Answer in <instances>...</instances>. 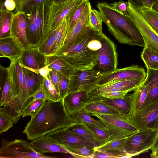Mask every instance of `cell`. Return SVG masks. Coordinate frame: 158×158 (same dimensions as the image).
Here are the masks:
<instances>
[{"label":"cell","mask_w":158,"mask_h":158,"mask_svg":"<svg viewBox=\"0 0 158 158\" xmlns=\"http://www.w3.org/2000/svg\"><path fill=\"white\" fill-rule=\"evenodd\" d=\"M52 69V70L49 73L48 77L50 79L52 84L55 87L59 94L58 73L57 71L54 69Z\"/></svg>","instance_id":"cell-53"},{"label":"cell","mask_w":158,"mask_h":158,"mask_svg":"<svg viewBox=\"0 0 158 158\" xmlns=\"http://www.w3.org/2000/svg\"><path fill=\"white\" fill-rule=\"evenodd\" d=\"M91 133L98 146L103 145L111 139V133L89 124H81Z\"/></svg>","instance_id":"cell-32"},{"label":"cell","mask_w":158,"mask_h":158,"mask_svg":"<svg viewBox=\"0 0 158 158\" xmlns=\"http://www.w3.org/2000/svg\"><path fill=\"white\" fill-rule=\"evenodd\" d=\"M151 8L158 13V1L153 4Z\"/></svg>","instance_id":"cell-58"},{"label":"cell","mask_w":158,"mask_h":158,"mask_svg":"<svg viewBox=\"0 0 158 158\" xmlns=\"http://www.w3.org/2000/svg\"><path fill=\"white\" fill-rule=\"evenodd\" d=\"M5 0H0V2H3V1H4Z\"/></svg>","instance_id":"cell-60"},{"label":"cell","mask_w":158,"mask_h":158,"mask_svg":"<svg viewBox=\"0 0 158 158\" xmlns=\"http://www.w3.org/2000/svg\"><path fill=\"white\" fill-rule=\"evenodd\" d=\"M89 114H106L121 117L123 116L118 110L103 103L96 101H89L80 111Z\"/></svg>","instance_id":"cell-27"},{"label":"cell","mask_w":158,"mask_h":158,"mask_svg":"<svg viewBox=\"0 0 158 158\" xmlns=\"http://www.w3.org/2000/svg\"><path fill=\"white\" fill-rule=\"evenodd\" d=\"M23 49L11 36L0 39V57H6L10 61L19 59Z\"/></svg>","instance_id":"cell-24"},{"label":"cell","mask_w":158,"mask_h":158,"mask_svg":"<svg viewBox=\"0 0 158 158\" xmlns=\"http://www.w3.org/2000/svg\"><path fill=\"white\" fill-rule=\"evenodd\" d=\"M56 29L52 31L45 42L38 48L39 50L46 56L54 54L55 35Z\"/></svg>","instance_id":"cell-41"},{"label":"cell","mask_w":158,"mask_h":158,"mask_svg":"<svg viewBox=\"0 0 158 158\" xmlns=\"http://www.w3.org/2000/svg\"><path fill=\"white\" fill-rule=\"evenodd\" d=\"M147 73L144 68L138 65L117 69L114 71L104 74L96 87L117 81L145 79Z\"/></svg>","instance_id":"cell-13"},{"label":"cell","mask_w":158,"mask_h":158,"mask_svg":"<svg viewBox=\"0 0 158 158\" xmlns=\"http://www.w3.org/2000/svg\"><path fill=\"white\" fill-rule=\"evenodd\" d=\"M89 101H96L104 104L118 110L126 117L128 114L130 109L128 94L123 98L112 99L98 96H90L89 95Z\"/></svg>","instance_id":"cell-23"},{"label":"cell","mask_w":158,"mask_h":158,"mask_svg":"<svg viewBox=\"0 0 158 158\" xmlns=\"http://www.w3.org/2000/svg\"><path fill=\"white\" fill-rule=\"evenodd\" d=\"M100 41L102 47L98 51L97 64L95 67L97 68L95 69L105 74L117 69L118 55L115 44L103 33Z\"/></svg>","instance_id":"cell-7"},{"label":"cell","mask_w":158,"mask_h":158,"mask_svg":"<svg viewBox=\"0 0 158 158\" xmlns=\"http://www.w3.org/2000/svg\"><path fill=\"white\" fill-rule=\"evenodd\" d=\"M30 143L35 150L42 154L62 153L70 154L73 157L76 158V155L74 153L46 135L33 140Z\"/></svg>","instance_id":"cell-18"},{"label":"cell","mask_w":158,"mask_h":158,"mask_svg":"<svg viewBox=\"0 0 158 158\" xmlns=\"http://www.w3.org/2000/svg\"><path fill=\"white\" fill-rule=\"evenodd\" d=\"M70 115L73 119L79 123L89 124L103 130H108L101 121L99 119L93 118L89 113L79 112Z\"/></svg>","instance_id":"cell-35"},{"label":"cell","mask_w":158,"mask_h":158,"mask_svg":"<svg viewBox=\"0 0 158 158\" xmlns=\"http://www.w3.org/2000/svg\"><path fill=\"white\" fill-rule=\"evenodd\" d=\"M76 155V158H91L95 151L94 147L83 145L73 146L66 148Z\"/></svg>","instance_id":"cell-40"},{"label":"cell","mask_w":158,"mask_h":158,"mask_svg":"<svg viewBox=\"0 0 158 158\" xmlns=\"http://www.w3.org/2000/svg\"><path fill=\"white\" fill-rule=\"evenodd\" d=\"M10 61L9 66L6 69L11 78L14 98L9 105L3 106L0 110L3 111L16 124L22 117L24 110L33 99L29 97L23 69L19 59Z\"/></svg>","instance_id":"cell-4"},{"label":"cell","mask_w":158,"mask_h":158,"mask_svg":"<svg viewBox=\"0 0 158 158\" xmlns=\"http://www.w3.org/2000/svg\"><path fill=\"white\" fill-rule=\"evenodd\" d=\"M102 32L95 30L90 25L73 44L62 48L56 54L61 56L75 69H94L97 64L98 51L90 49L88 44Z\"/></svg>","instance_id":"cell-3"},{"label":"cell","mask_w":158,"mask_h":158,"mask_svg":"<svg viewBox=\"0 0 158 158\" xmlns=\"http://www.w3.org/2000/svg\"><path fill=\"white\" fill-rule=\"evenodd\" d=\"M102 22L99 11L91 9L89 15V24L91 27L96 31L102 32Z\"/></svg>","instance_id":"cell-46"},{"label":"cell","mask_w":158,"mask_h":158,"mask_svg":"<svg viewBox=\"0 0 158 158\" xmlns=\"http://www.w3.org/2000/svg\"><path fill=\"white\" fill-rule=\"evenodd\" d=\"M101 121L112 134V139L129 137L139 131L133 127L126 117L98 113H92Z\"/></svg>","instance_id":"cell-9"},{"label":"cell","mask_w":158,"mask_h":158,"mask_svg":"<svg viewBox=\"0 0 158 158\" xmlns=\"http://www.w3.org/2000/svg\"><path fill=\"white\" fill-rule=\"evenodd\" d=\"M12 120L3 111L0 110V134L5 132L13 125Z\"/></svg>","instance_id":"cell-48"},{"label":"cell","mask_w":158,"mask_h":158,"mask_svg":"<svg viewBox=\"0 0 158 158\" xmlns=\"http://www.w3.org/2000/svg\"><path fill=\"white\" fill-rule=\"evenodd\" d=\"M20 64L22 67L37 74H39L44 78H47L49 73L52 70L48 65H46L40 68L36 69L27 67L22 65L20 63Z\"/></svg>","instance_id":"cell-51"},{"label":"cell","mask_w":158,"mask_h":158,"mask_svg":"<svg viewBox=\"0 0 158 158\" xmlns=\"http://www.w3.org/2000/svg\"><path fill=\"white\" fill-rule=\"evenodd\" d=\"M91 9V5L89 2L77 22L68 33L61 49L73 44L84 31L90 25L89 15Z\"/></svg>","instance_id":"cell-20"},{"label":"cell","mask_w":158,"mask_h":158,"mask_svg":"<svg viewBox=\"0 0 158 158\" xmlns=\"http://www.w3.org/2000/svg\"><path fill=\"white\" fill-rule=\"evenodd\" d=\"M128 2L129 15L142 35L145 44L144 47L158 54V35L147 23L138 7L130 1Z\"/></svg>","instance_id":"cell-10"},{"label":"cell","mask_w":158,"mask_h":158,"mask_svg":"<svg viewBox=\"0 0 158 158\" xmlns=\"http://www.w3.org/2000/svg\"><path fill=\"white\" fill-rule=\"evenodd\" d=\"M42 85L49 100L57 102L61 100L59 94L48 76L47 78H44Z\"/></svg>","instance_id":"cell-42"},{"label":"cell","mask_w":158,"mask_h":158,"mask_svg":"<svg viewBox=\"0 0 158 158\" xmlns=\"http://www.w3.org/2000/svg\"><path fill=\"white\" fill-rule=\"evenodd\" d=\"M46 100H37L31 101L23 111L22 117L23 118L26 116L34 115L40 109Z\"/></svg>","instance_id":"cell-43"},{"label":"cell","mask_w":158,"mask_h":158,"mask_svg":"<svg viewBox=\"0 0 158 158\" xmlns=\"http://www.w3.org/2000/svg\"><path fill=\"white\" fill-rule=\"evenodd\" d=\"M58 78L59 94L61 99H63L68 94L70 78L59 73H58Z\"/></svg>","instance_id":"cell-47"},{"label":"cell","mask_w":158,"mask_h":158,"mask_svg":"<svg viewBox=\"0 0 158 158\" xmlns=\"http://www.w3.org/2000/svg\"><path fill=\"white\" fill-rule=\"evenodd\" d=\"M131 157L130 155L118 151L109 150L103 152L95 151L92 158H123Z\"/></svg>","instance_id":"cell-45"},{"label":"cell","mask_w":158,"mask_h":158,"mask_svg":"<svg viewBox=\"0 0 158 158\" xmlns=\"http://www.w3.org/2000/svg\"><path fill=\"white\" fill-rule=\"evenodd\" d=\"M6 71L7 76L3 87L0 99L1 107L9 105L14 98L13 86L10 74L7 70Z\"/></svg>","instance_id":"cell-34"},{"label":"cell","mask_w":158,"mask_h":158,"mask_svg":"<svg viewBox=\"0 0 158 158\" xmlns=\"http://www.w3.org/2000/svg\"><path fill=\"white\" fill-rule=\"evenodd\" d=\"M129 137L112 139L103 145L94 147V149L95 151L114 150L126 153L124 150L125 143Z\"/></svg>","instance_id":"cell-33"},{"label":"cell","mask_w":158,"mask_h":158,"mask_svg":"<svg viewBox=\"0 0 158 158\" xmlns=\"http://www.w3.org/2000/svg\"><path fill=\"white\" fill-rule=\"evenodd\" d=\"M63 101L66 110L71 115L82 110L89 101V93L81 91L69 94Z\"/></svg>","instance_id":"cell-21"},{"label":"cell","mask_w":158,"mask_h":158,"mask_svg":"<svg viewBox=\"0 0 158 158\" xmlns=\"http://www.w3.org/2000/svg\"><path fill=\"white\" fill-rule=\"evenodd\" d=\"M111 5L114 9L119 13L126 15H129L128 1H124L121 0L118 2H114Z\"/></svg>","instance_id":"cell-50"},{"label":"cell","mask_w":158,"mask_h":158,"mask_svg":"<svg viewBox=\"0 0 158 158\" xmlns=\"http://www.w3.org/2000/svg\"><path fill=\"white\" fill-rule=\"evenodd\" d=\"M23 68L29 96L33 99L34 94L42 86L44 78L39 74Z\"/></svg>","instance_id":"cell-28"},{"label":"cell","mask_w":158,"mask_h":158,"mask_svg":"<svg viewBox=\"0 0 158 158\" xmlns=\"http://www.w3.org/2000/svg\"><path fill=\"white\" fill-rule=\"evenodd\" d=\"M27 25L25 13L19 12L14 13L11 25L10 36L23 49L31 48L27 35Z\"/></svg>","instance_id":"cell-15"},{"label":"cell","mask_w":158,"mask_h":158,"mask_svg":"<svg viewBox=\"0 0 158 158\" xmlns=\"http://www.w3.org/2000/svg\"><path fill=\"white\" fill-rule=\"evenodd\" d=\"M39 99L49 100L48 97L42 85L37 90L33 96V101Z\"/></svg>","instance_id":"cell-55"},{"label":"cell","mask_w":158,"mask_h":158,"mask_svg":"<svg viewBox=\"0 0 158 158\" xmlns=\"http://www.w3.org/2000/svg\"><path fill=\"white\" fill-rule=\"evenodd\" d=\"M89 2V0H86L80 4L67 16L68 23V33L77 22Z\"/></svg>","instance_id":"cell-39"},{"label":"cell","mask_w":158,"mask_h":158,"mask_svg":"<svg viewBox=\"0 0 158 158\" xmlns=\"http://www.w3.org/2000/svg\"><path fill=\"white\" fill-rule=\"evenodd\" d=\"M51 7L42 3L33 6L25 13L31 17L39 29L41 45L48 39L51 32Z\"/></svg>","instance_id":"cell-12"},{"label":"cell","mask_w":158,"mask_h":158,"mask_svg":"<svg viewBox=\"0 0 158 158\" xmlns=\"http://www.w3.org/2000/svg\"><path fill=\"white\" fill-rule=\"evenodd\" d=\"M133 91L134 90L132 89L114 91L107 92L95 95H89L90 96H98L110 99H117L123 98L129 93Z\"/></svg>","instance_id":"cell-49"},{"label":"cell","mask_w":158,"mask_h":158,"mask_svg":"<svg viewBox=\"0 0 158 158\" xmlns=\"http://www.w3.org/2000/svg\"><path fill=\"white\" fill-rule=\"evenodd\" d=\"M14 13L0 8V39L10 36V30Z\"/></svg>","instance_id":"cell-30"},{"label":"cell","mask_w":158,"mask_h":158,"mask_svg":"<svg viewBox=\"0 0 158 158\" xmlns=\"http://www.w3.org/2000/svg\"><path fill=\"white\" fill-rule=\"evenodd\" d=\"M16 4L15 13H26L33 6L42 3L51 6L55 0H14Z\"/></svg>","instance_id":"cell-36"},{"label":"cell","mask_w":158,"mask_h":158,"mask_svg":"<svg viewBox=\"0 0 158 158\" xmlns=\"http://www.w3.org/2000/svg\"><path fill=\"white\" fill-rule=\"evenodd\" d=\"M67 129L69 131L74 134L84 137L92 142L96 143L91 133L81 124H76Z\"/></svg>","instance_id":"cell-44"},{"label":"cell","mask_w":158,"mask_h":158,"mask_svg":"<svg viewBox=\"0 0 158 158\" xmlns=\"http://www.w3.org/2000/svg\"><path fill=\"white\" fill-rule=\"evenodd\" d=\"M148 96V91L146 86L143 84L133 91L131 94H128L130 105L128 114L126 117L135 114L144 106Z\"/></svg>","instance_id":"cell-22"},{"label":"cell","mask_w":158,"mask_h":158,"mask_svg":"<svg viewBox=\"0 0 158 158\" xmlns=\"http://www.w3.org/2000/svg\"><path fill=\"white\" fill-rule=\"evenodd\" d=\"M46 135L65 148L76 145L92 147L98 146L96 143L92 142L84 137L74 134L69 131L67 128L60 129Z\"/></svg>","instance_id":"cell-14"},{"label":"cell","mask_w":158,"mask_h":158,"mask_svg":"<svg viewBox=\"0 0 158 158\" xmlns=\"http://www.w3.org/2000/svg\"><path fill=\"white\" fill-rule=\"evenodd\" d=\"M141 57L147 69L158 70V54L144 47L141 52Z\"/></svg>","instance_id":"cell-38"},{"label":"cell","mask_w":158,"mask_h":158,"mask_svg":"<svg viewBox=\"0 0 158 158\" xmlns=\"http://www.w3.org/2000/svg\"><path fill=\"white\" fill-rule=\"evenodd\" d=\"M68 30L67 17L65 18L57 27L55 35L54 54H56L62 48L65 40Z\"/></svg>","instance_id":"cell-31"},{"label":"cell","mask_w":158,"mask_h":158,"mask_svg":"<svg viewBox=\"0 0 158 158\" xmlns=\"http://www.w3.org/2000/svg\"><path fill=\"white\" fill-rule=\"evenodd\" d=\"M26 15L27 22V35L31 48H38L42 45L40 30L31 17L26 13Z\"/></svg>","instance_id":"cell-29"},{"label":"cell","mask_w":158,"mask_h":158,"mask_svg":"<svg viewBox=\"0 0 158 158\" xmlns=\"http://www.w3.org/2000/svg\"><path fill=\"white\" fill-rule=\"evenodd\" d=\"M85 0H71L59 4L54 3L51 7V31L56 29L78 5Z\"/></svg>","instance_id":"cell-16"},{"label":"cell","mask_w":158,"mask_h":158,"mask_svg":"<svg viewBox=\"0 0 158 158\" xmlns=\"http://www.w3.org/2000/svg\"><path fill=\"white\" fill-rule=\"evenodd\" d=\"M47 57L38 48H29L23 49L19 60L25 66L37 69L46 65Z\"/></svg>","instance_id":"cell-19"},{"label":"cell","mask_w":158,"mask_h":158,"mask_svg":"<svg viewBox=\"0 0 158 158\" xmlns=\"http://www.w3.org/2000/svg\"><path fill=\"white\" fill-rule=\"evenodd\" d=\"M147 73L143 83L148 91L147 97L144 106L158 98V70L147 69Z\"/></svg>","instance_id":"cell-25"},{"label":"cell","mask_w":158,"mask_h":158,"mask_svg":"<svg viewBox=\"0 0 158 158\" xmlns=\"http://www.w3.org/2000/svg\"><path fill=\"white\" fill-rule=\"evenodd\" d=\"M126 118L139 131H156L158 128V98L134 115Z\"/></svg>","instance_id":"cell-6"},{"label":"cell","mask_w":158,"mask_h":158,"mask_svg":"<svg viewBox=\"0 0 158 158\" xmlns=\"http://www.w3.org/2000/svg\"><path fill=\"white\" fill-rule=\"evenodd\" d=\"M46 65L69 78L75 69L61 56L57 54L47 56Z\"/></svg>","instance_id":"cell-26"},{"label":"cell","mask_w":158,"mask_h":158,"mask_svg":"<svg viewBox=\"0 0 158 158\" xmlns=\"http://www.w3.org/2000/svg\"><path fill=\"white\" fill-rule=\"evenodd\" d=\"M78 123L66 110L63 99L57 102L46 100L31 117L23 133L29 140H32Z\"/></svg>","instance_id":"cell-1"},{"label":"cell","mask_w":158,"mask_h":158,"mask_svg":"<svg viewBox=\"0 0 158 158\" xmlns=\"http://www.w3.org/2000/svg\"><path fill=\"white\" fill-rule=\"evenodd\" d=\"M132 4L138 7L143 6V0H128Z\"/></svg>","instance_id":"cell-57"},{"label":"cell","mask_w":158,"mask_h":158,"mask_svg":"<svg viewBox=\"0 0 158 158\" xmlns=\"http://www.w3.org/2000/svg\"><path fill=\"white\" fill-rule=\"evenodd\" d=\"M145 79L117 81L97 86L89 93L90 96L111 91L132 89L134 91L141 86Z\"/></svg>","instance_id":"cell-17"},{"label":"cell","mask_w":158,"mask_h":158,"mask_svg":"<svg viewBox=\"0 0 158 158\" xmlns=\"http://www.w3.org/2000/svg\"><path fill=\"white\" fill-rule=\"evenodd\" d=\"M96 6L108 30L118 42L130 46H145L140 31L129 15L119 13L105 2H98Z\"/></svg>","instance_id":"cell-2"},{"label":"cell","mask_w":158,"mask_h":158,"mask_svg":"<svg viewBox=\"0 0 158 158\" xmlns=\"http://www.w3.org/2000/svg\"><path fill=\"white\" fill-rule=\"evenodd\" d=\"M156 131H140L128 137L125 142V152L131 157L148 152L150 149Z\"/></svg>","instance_id":"cell-11"},{"label":"cell","mask_w":158,"mask_h":158,"mask_svg":"<svg viewBox=\"0 0 158 158\" xmlns=\"http://www.w3.org/2000/svg\"><path fill=\"white\" fill-rule=\"evenodd\" d=\"M16 7V2L14 0H5L0 3V8L12 11L15 10Z\"/></svg>","instance_id":"cell-54"},{"label":"cell","mask_w":158,"mask_h":158,"mask_svg":"<svg viewBox=\"0 0 158 158\" xmlns=\"http://www.w3.org/2000/svg\"><path fill=\"white\" fill-rule=\"evenodd\" d=\"M104 74L94 69H74L70 78L68 94L81 91L89 93L94 89Z\"/></svg>","instance_id":"cell-8"},{"label":"cell","mask_w":158,"mask_h":158,"mask_svg":"<svg viewBox=\"0 0 158 158\" xmlns=\"http://www.w3.org/2000/svg\"><path fill=\"white\" fill-rule=\"evenodd\" d=\"M158 0H143V6L151 8L152 6Z\"/></svg>","instance_id":"cell-56"},{"label":"cell","mask_w":158,"mask_h":158,"mask_svg":"<svg viewBox=\"0 0 158 158\" xmlns=\"http://www.w3.org/2000/svg\"><path fill=\"white\" fill-rule=\"evenodd\" d=\"M150 150L151 151L150 157L152 158H158V128L156 131Z\"/></svg>","instance_id":"cell-52"},{"label":"cell","mask_w":158,"mask_h":158,"mask_svg":"<svg viewBox=\"0 0 158 158\" xmlns=\"http://www.w3.org/2000/svg\"><path fill=\"white\" fill-rule=\"evenodd\" d=\"M70 0H55L54 3L59 4V3L69 1Z\"/></svg>","instance_id":"cell-59"},{"label":"cell","mask_w":158,"mask_h":158,"mask_svg":"<svg viewBox=\"0 0 158 158\" xmlns=\"http://www.w3.org/2000/svg\"><path fill=\"white\" fill-rule=\"evenodd\" d=\"M138 7L147 23L158 35V13L144 6Z\"/></svg>","instance_id":"cell-37"},{"label":"cell","mask_w":158,"mask_h":158,"mask_svg":"<svg viewBox=\"0 0 158 158\" xmlns=\"http://www.w3.org/2000/svg\"><path fill=\"white\" fill-rule=\"evenodd\" d=\"M39 152L32 146L30 143L23 139L11 141L3 139L0 149V158H52Z\"/></svg>","instance_id":"cell-5"}]
</instances>
